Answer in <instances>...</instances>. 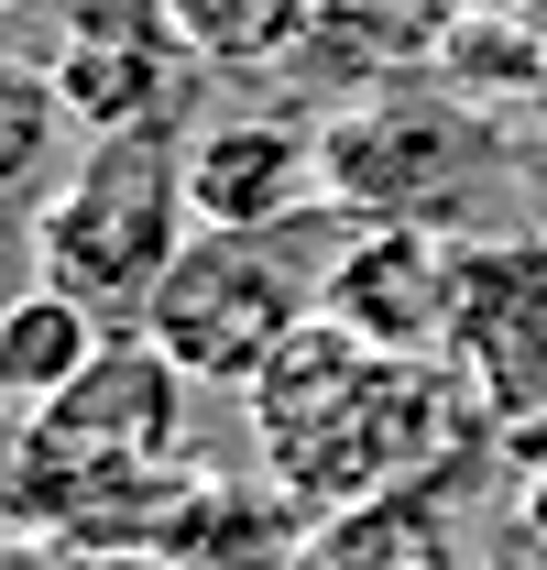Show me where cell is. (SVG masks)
<instances>
[{
	"instance_id": "cell-1",
	"label": "cell",
	"mask_w": 547,
	"mask_h": 570,
	"mask_svg": "<svg viewBox=\"0 0 547 570\" xmlns=\"http://www.w3.org/2000/svg\"><path fill=\"white\" fill-rule=\"evenodd\" d=\"M241 406H252L263 483L296 515H350V504H384V494H449L493 439L460 362L372 352L340 318H307L241 384Z\"/></svg>"
},
{
	"instance_id": "cell-2",
	"label": "cell",
	"mask_w": 547,
	"mask_h": 570,
	"mask_svg": "<svg viewBox=\"0 0 547 570\" xmlns=\"http://www.w3.org/2000/svg\"><path fill=\"white\" fill-rule=\"evenodd\" d=\"M340 230H350L340 209L285 219V230H187V253L142 296V341L176 362L187 384L241 395V384L318 318V285H329Z\"/></svg>"
},
{
	"instance_id": "cell-3",
	"label": "cell",
	"mask_w": 547,
	"mask_h": 570,
	"mask_svg": "<svg viewBox=\"0 0 547 570\" xmlns=\"http://www.w3.org/2000/svg\"><path fill=\"white\" fill-rule=\"evenodd\" d=\"M187 132H88L77 165L33 198V275L110 330H142V296L187 253Z\"/></svg>"
},
{
	"instance_id": "cell-4",
	"label": "cell",
	"mask_w": 547,
	"mask_h": 570,
	"mask_svg": "<svg viewBox=\"0 0 547 570\" xmlns=\"http://www.w3.org/2000/svg\"><path fill=\"white\" fill-rule=\"evenodd\" d=\"M493 165H504L493 121L438 77L350 88L318 121V187L340 219H449V230H471V198L493 187Z\"/></svg>"
},
{
	"instance_id": "cell-5",
	"label": "cell",
	"mask_w": 547,
	"mask_h": 570,
	"mask_svg": "<svg viewBox=\"0 0 547 570\" xmlns=\"http://www.w3.org/2000/svg\"><path fill=\"white\" fill-rule=\"evenodd\" d=\"M471 253H481V230H449V219H350L340 253H329V285H318V318H340L372 352L449 362Z\"/></svg>"
},
{
	"instance_id": "cell-6",
	"label": "cell",
	"mask_w": 547,
	"mask_h": 570,
	"mask_svg": "<svg viewBox=\"0 0 547 570\" xmlns=\"http://www.w3.org/2000/svg\"><path fill=\"white\" fill-rule=\"evenodd\" d=\"M44 67H56V99L77 132H176L208 77L165 0H67Z\"/></svg>"
},
{
	"instance_id": "cell-7",
	"label": "cell",
	"mask_w": 547,
	"mask_h": 570,
	"mask_svg": "<svg viewBox=\"0 0 547 570\" xmlns=\"http://www.w3.org/2000/svg\"><path fill=\"white\" fill-rule=\"evenodd\" d=\"M449 362H460V384L481 395L493 439H504L515 461H547V242L537 230H515V242L481 230Z\"/></svg>"
},
{
	"instance_id": "cell-8",
	"label": "cell",
	"mask_w": 547,
	"mask_h": 570,
	"mask_svg": "<svg viewBox=\"0 0 547 570\" xmlns=\"http://www.w3.org/2000/svg\"><path fill=\"white\" fill-rule=\"evenodd\" d=\"M187 209L198 230H285V219H318V121H285V110H219L187 132Z\"/></svg>"
},
{
	"instance_id": "cell-9",
	"label": "cell",
	"mask_w": 547,
	"mask_h": 570,
	"mask_svg": "<svg viewBox=\"0 0 547 570\" xmlns=\"http://www.w3.org/2000/svg\"><path fill=\"white\" fill-rule=\"evenodd\" d=\"M307 515L274 483H230V472H187V494L165 504L142 570H296Z\"/></svg>"
},
{
	"instance_id": "cell-10",
	"label": "cell",
	"mask_w": 547,
	"mask_h": 570,
	"mask_svg": "<svg viewBox=\"0 0 547 570\" xmlns=\"http://www.w3.org/2000/svg\"><path fill=\"white\" fill-rule=\"evenodd\" d=\"M471 0H318V33L296 67H329L340 88H384V77H427L438 45L460 33Z\"/></svg>"
},
{
	"instance_id": "cell-11",
	"label": "cell",
	"mask_w": 547,
	"mask_h": 570,
	"mask_svg": "<svg viewBox=\"0 0 547 570\" xmlns=\"http://www.w3.org/2000/svg\"><path fill=\"white\" fill-rule=\"evenodd\" d=\"M110 341H121V330H110L99 307H77L67 285L33 275L11 307H0V417H44Z\"/></svg>"
},
{
	"instance_id": "cell-12",
	"label": "cell",
	"mask_w": 547,
	"mask_h": 570,
	"mask_svg": "<svg viewBox=\"0 0 547 570\" xmlns=\"http://www.w3.org/2000/svg\"><path fill=\"white\" fill-rule=\"evenodd\" d=\"M449 549H460L449 494H384V504H350V515H307L296 570H427Z\"/></svg>"
},
{
	"instance_id": "cell-13",
	"label": "cell",
	"mask_w": 547,
	"mask_h": 570,
	"mask_svg": "<svg viewBox=\"0 0 547 570\" xmlns=\"http://www.w3.org/2000/svg\"><path fill=\"white\" fill-rule=\"evenodd\" d=\"M176 33L198 45L208 77H252V67H296L318 33V0H165Z\"/></svg>"
},
{
	"instance_id": "cell-14",
	"label": "cell",
	"mask_w": 547,
	"mask_h": 570,
	"mask_svg": "<svg viewBox=\"0 0 547 570\" xmlns=\"http://www.w3.org/2000/svg\"><path fill=\"white\" fill-rule=\"evenodd\" d=\"M67 99H56V67L44 56H0V209L11 198H44L67 176Z\"/></svg>"
},
{
	"instance_id": "cell-15",
	"label": "cell",
	"mask_w": 547,
	"mask_h": 570,
	"mask_svg": "<svg viewBox=\"0 0 547 570\" xmlns=\"http://www.w3.org/2000/svg\"><path fill=\"white\" fill-rule=\"evenodd\" d=\"M537 56H547V33H526V22H515V11H460V33H449V45H438V88H460V99H526V88H537Z\"/></svg>"
},
{
	"instance_id": "cell-16",
	"label": "cell",
	"mask_w": 547,
	"mask_h": 570,
	"mask_svg": "<svg viewBox=\"0 0 547 570\" xmlns=\"http://www.w3.org/2000/svg\"><path fill=\"white\" fill-rule=\"evenodd\" d=\"M515 549L547 570V461H526V483H515Z\"/></svg>"
},
{
	"instance_id": "cell-17",
	"label": "cell",
	"mask_w": 547,
	"mask_h": 570,
	"mask_svg": "<svg viewBox=\"0 0 547 570\" xmlns=\"http://www.w3.org/2000/svg\"><path fill=\"white\" fill-rule=\"evenodd\" d=\"M481 11H515L526 33H547V0H481Z\"/></svg>"
},
{
	"instance_id": "cell-18",
	"label": "cell",
	"mask_w": 547,
	"mask_h": 570,
	"mask_svg": "<svg viewBox=\"0 0 547 570\" xmlns=\"http://www.w3.org/2000/svg\"><path fill=\"white\" fill-rule=\"evenodd\" d=\"M0 570H33V538H11V527H0Z\"/></svg>"
},
{
	"instance_id": "cell-19",
	"label": "cell",
	"mask_w": 547,
	"mask_h": 570,
	"mask_svg": "<svg viewBox=\"0 0 547 570\" xmlns=\"http://www.w3.org/2000/svg\"><path fill=\"white\" fill-rule=\"evenodd\" d=\"M526 121L547 132V56H537V88H526Z\"/></svg>"
},
{
	"instance_id": "cell-20",
	"label": "cell",
	"mask_w": 547,
	"mask_h": 570,
	"mask_svg": "<svg viewBox=\"0 0 547 570\" xmlns=\"http://www.w3.org/2000/svg\"><path fill=\"white\" fill-rule=\"evenodd\" d=\"M427 570H471V549H449V560H427Z\"/></svg>"
},
{
	"instance_id": "cell-21",
	"label": "cell",
	"mask_w": 547,
	"mask_h": 570,
	"mask_svg": "<svg viewBox=\"0 0 547 570\" xmlns=\"http://www.w3.org/2000/svg\"><path fill=\"white\" fill-rule=\"evenodd\" d=\"M0 11H44V0H0Z\"/></svg>"
}]
</instances>
